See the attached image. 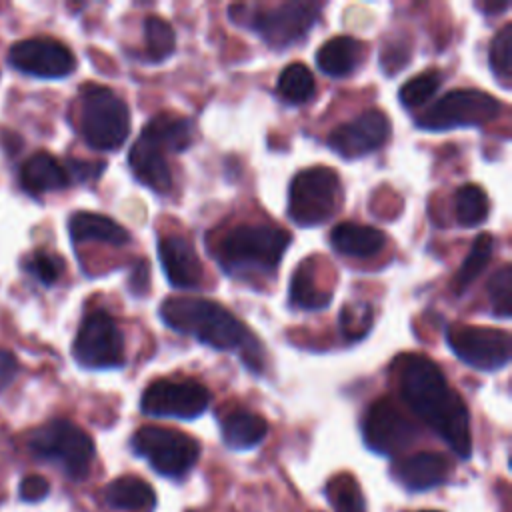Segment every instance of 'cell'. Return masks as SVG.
Returning a JSON list of instances; mask_svg holds the SVG:
<instances>
[{
  "instance_id": "obj_1",
  "label": "cell",
  "mask_w": 512,
  "mask_h": 512,
  "mask_svg": "<svg viewBox=\"0 0 512 512\" xmlns=\"http://www.w3.org/2000/svg\"><path fill=\"white\" fill-rule=\"evenodd\" d=\"M402 400L432 428L460 458L472 454L470 416L460 394L448 384L436 362L422 354H404L396 360Z\"/></svg>"
},
{
  "instance_id": "obj_2",
  "label": "cell",
  "mask_w": 512,
  "mask_h": 512,
  "mask_svg": "<svg viewBox=\"0 0 512 512\" xmlns=\"http://www.w3.org/2000/svg\"><path fill=\"white\" fill-rule=\"evenodd\" d=\"M164 324L216 350H242L252 370L262 368V350L250 330L224 306L204 298H166L160 306Z\"/></svg>"
},
{
  "instance_id": "obj_3",
  "label": "cell",
  "mask_w": 512,
  "mask_h": 512,
  "mask_svg": "<svg viewBox=\"0 0 512 512\" xmlns=\"http://www.w3.org/2000/svg\"><path fill=\"white\" fill-rule=\"evenodd\" d=\"M290 232L268 224H240L220 244V266L228 274L274 272L290 246Z\"/></svg>"
},
{
  "instance_id": "obj_4",
  "label": "cell",
  "mask_w": 512,
  "mask_h": 512,
  "mask_svg": "<svg viewBox=\"0 0 512 512\" xmlns=\"http://www.w3.org/2000/svg\"><path fill=\"white\" fill-rule=\"evenodd\" d=\"M80 132L94 150H118L130 132L126 102L106 86H84L80 92Z\"/></svg>"
},
{
  "instance_id": "obj_5",
  "label": "cell",
  "mask_w": 512,
  "mask_h": 512,
  "mask_svg": "<svg viewBox=\"0 0 512 512\" xmlns=\"http://www.w3.org/2000/svg\"><path fill=\"white\" fill-rule=\"evenodd\" d=\"M342 202V182L328 166L300 170L288 190V216L298 226H316L330 220Z\"/></svg>"
},
{
  "instance_id": "obj_6",
  "label": "cell",
  "mask_w": 512,
  "mask_h": 512,
  "mask_svg": "<svg viewBox=\"0 0 512 512\" xmlns=\"http://www.w3.org/2000/svg\"><path fill=\"white\" fill-rule=\"evenodd\" d=\"M28 444L36 456L56 460L74 480L88 474L94 458L92 438L80 426L62 418L40 426Z\"/></svg>"
},
{
  "instance_id": "obj_7",
  "label": "cell",
  "mask_w": 512,
  "mask_h": 512,
  "mask_svg": "<svg viewBox=\"0 0 512 512\" xmlns=\"http://www.w3.org/2000/svg\"><path fill=\"white\" fill-rule=\"evenodd\" d=\"M502 104L488 92L462 88L452 90L438 98L430 108H426L416 124L422 130H454L466 126H482L498 118Z\"/></svg>"
},
{
  "instance_id": "obj_8",
  "label": "cell",
  "mask_w": 512,
  "mask_h": 512,
  "mask_svg": "<svg viewBox=\"0 0 512 512\" xmlns=\"http://www.w3.org/2000/svg\"><path fill=\"white\" fill-rule=\"evenodd\" d=\"M132 450L146 458L150 466L170 478L184 476L194 468L200 456V444L196 438L170 428L144 426L132 436Z\"/></svg>"
},
{
  "instance_id": "obj_9",
  "label": "cell",
  "mask_w": 512,
  "mask_h": 512,
  "mask_svg": "<svg viewBox=\"0 0 512 512\" xmlns=\"http://www.w3.org/2000/svg\"><path fill=\"white\" fill-rule=\"evenodd\" d=\"M72 354L80 366L90 370L120 368L126 362L124 334L108 312L94 310L80 322Z\"/></svg>"
},
{
  "instance_id": "obj_10",
  "label": "cell",
  "mask_w": 512,
  "mask_h": 512,
  "mask_svg": "<svg viewBox=\"0 0 512 512\" xmlns=\"http://www.w3.org/2000/svg\"><path fill=\"white\" fill-rule=\"evenodd\" d=\"M210 404V392L196 380L160 378L142 394L140 410L152 418H198Z\"/></svg>"
},
{
  "instance_id": "obj_11",
  "label": "cell",
  "mask_w": 512,
  "mask_h": 512,
  "mask_svg": "<svg viewBox=\"0 0 512 512\" xmlns=\"http://www.w3.org/2000/svg\"><path fill=\"white\" fill-rule=\"evenodd\" d=\"M250 26L272 48H286L302 40L318 20L320 6L314 2H282L270 8L252 6Z\"/></svg>"
},
{
  "instance_id": "obj_12",
  "label": "cell",
  "mask_w": 512,
  "mask_h": 512,
  "mask_svg": "<svg viewBox=\"0 0 512 512\" xmlns=\"http://www.w3.org/2000/svg\"><path fill=\"white\" fill-rule=\"evenodd\" d=\"M452 352L474 370H500L510 362V336L486 326H452L446 332Z\"/></svg>"
},
{
  "instance_id": "obj_13",
  "label": "cell",
  "mask_w": 512,
  "mask_h": 512,
  "mask_svg": "<svg viewBox=\"0 0 512 512\" xmlns=\"http://www.w3.org/2000/svg\"><path fill=\"white\" fill-rule=\"evenodd\" d=\"M362 436L370 450L394 456L416 440L418 430L392 398H378L366 410L362 420Z\"/></svg>"
},
{
  "instance_id": "obj_14",
  "label": "cell",
  "mask_w": 512,
  "mask_h": 512,
  "mask_svg": "<svg viewBox=\"0 0 512 512\" xmlns=\"http://www.w3.org/2000/svg\"><path fill=\"white\" fill-rule=\"evenodd\" d=\"M12 68L36 78H64L74 72V54L58 40L28 38L16 42L8 52Z\"/></svg>"
},
{
  "instance_id": "obj_15",
  "label": "cell",
  "mask_w": 512,
  "mask_h": 512,
  "mask_svg": "<svg viewBox=\"0 0 512 512\" xmlns=\"http://www.w3.org/2000/svg\"><path fill=\"white\" fill-rule=\"evenodd\" d=\"M390 118L380 110H366L328 134V146L342 158H360L382 148L390 138Z\"/></svg>"
},
{
  "instance_id": "obj_16",
  "label": "cell",
  "mask_w": 512,
  "mask_h": 512,
  "mask_svg": "<svg viewBox=\"0 0 512 512\" xmlns=\"http://www.w3.org/2000/svg\"><path fill=\"white\" fill-rule=\"evenodd\" d=\"M158 256L168 282L180 290H194L202 282V262L194 244L180 236L168 234L158 240Z\"/></svg>"
},
{
  "instance_id": "obj_17",
  "label": "cell",
  "mask_w": 512,
  "mask_h": 512,
  "mask_svg": "<svg viewBox=\"0 0 512 512\" xmlns=\"http://www.w3.org/2000/svg\"><path fill=\"white\" fill-rule=\"evenodd\" d=\"M450 462L438 452H416L394 464L396 480L414 492H424L446 482Z\"/></svg>"
},
{
  "instance_id": "obj_18",
  "label": "cell",
  "mask_w": 512,
  "mask_h": 512,
  "mask_svg": "<svg viewBox=\"0 0 512 512\" xmlns=\"http://www.w3.org/2000/svg\"><path fill=\"white\" fill-rule=\"evenodd\" d=\"M130 170L134 172L136 180L146 184L158 194H166L172 188V174L170 166L164 158V150L158 148L150 138L140 134L130 148L128 154Z\"/></svg>"
},
{
  "instance_id": "obj_19",
  "label": "cell",
  "mask_w": 512,
  "mask_h": 512,
  "mask_svg": "<svg viewBox=\"0 0 512 512\" xmlns=\"http://www.w3.org/2000/svg\"><path fill=\"white\" fill-rule=\"evenodd\" d=\"M20 182L30 194H46L66 188L70 184V176L52 154L36 152L22 164Z\"/></svg>"
},
{
  "instance_id": "obj_20",
  "label": "cell",
  "mask_w": 512,
  "mask_h": 512,
  "mask_svg": "<svg viewBox=\"0 0 512 512\" xmlns=\"http://www.w3.org/2000/svg\"><path fill=\"white\" fill-rule=\"evenodd\" d=\"M330 244L336 252H340L344 256L372 258L384 248L386 236L374 226L356 224V222H342V224L332 228Z\"/></svg>"
},
{
  "instance_id": "obj_21",
  "label": "cell",
  "mask_w": 512,
  "mask_h": 512,
  "mask_svg": "<svg viewBox=\"0 0 512 512\" xmlns=\"http://www.w3.org/2000/svg\"><path fill=\"white\" fill-rule=\"evenodd\" d=\"M68 230L74 242H102L110 246H124L130 234L116 220L96 212H76L70 216Z\"/></svg>"
},
{
  "instance_id": "obj_22",
  "label": "cell",
  "mask_w": 512,
  "mask_h": 512,
  "mask_svg": "<svg viewBox=\"0 0 512 512\" xmlns=\"http://www.w3.org/2000/svg\"><path fill=\"white\" fill-rule=\"evenodd\" d=\"M364 56V44L352 36H334L316 52L318 68L332 78L352 74Z\"/></svg>"
},
{
  "instance_id": "obj_23",
  "label": "cell",
  "mask_w": 512,
  "mask_h": 512,
  "mask_svg": "<svg viewBox=\"0 0 512 512\" xmlns=\"http://www.w3.org/2000/svg\"><path fill=\"white\" fill-rule=\"evenodd\" d=\"M268 434V422L246 408L232 410L222 420V440L232 450H248L258 446Z\"/></svg>"
},
{
  "instance_id": "obj_24",
  "label": "cell",
  "mask_w": 512,
  "mask_h": 512,
  "mask_svg": "<svg viewBox=\"0 0 512 512\" xmlns=\"http://www.w3.org/2000/svg\"><path fill=\"white\" fill-rule=\"evenodd\" d=\"M192 122L184 116L158 112L140 134L150 138L164 152H182L192 144Z\"/></svg>"
},
{
  "instance_id": "obj_25",
  "label": "cell",
  "mask_w": 512,
  "mask_h": 512,
  "mask_svg": "<svg viewBox=\"0 0 512 512\" xmlns=\"http://www.w3.org/2000/svg\"><path fill=\"white\" fill-rule=\"evenodd\" d=\"M106 502L118 510H148L156 502V494L148 482L138 476H120L106 486Z\"/></svg>"
},
{
  "instance_id": "obj_26",
  "label": "cell",
  "mask_w": 512,
  "mask_h": 512,
  "mask_svg": "<svg viewBox=\"0 0 512 512\" xmlns=\"http://www.w3.org/2000/svg\"><path fill=\"white\" fill-rule=\"evenodd\" d=\"M332 300L330 290H322L316 282L314 258L304 260L290 280V302L302 310L326 308Z\"/></svg>"
},
{
  "instance_id": "obj_27",
  "label": "cell",
  "mask_w": 512,
  "mask_h": 512,
  "mask_svg": "<svg viewBox=\"0 0 512 512\" xmlns=\"http://www.w3.org/2000/svg\"><path fill=\"white\" fill-rule=\"evenodd\" d=\"M278 94L288 104H304L314 96L316 84L308 66L302 62L288 64L278 78Z\"/></svg>"
},
{
  "instance_id": "obj_28",
  "label": "cell",
  "mask_w": 512,
  "mask_h": 512,
  "mask_svg": "<svg viewBox=\"0 0 512 512\" xmlns=\"http://www.w3.org/2000/svg\"><path fill=\"white\" fill-rule=\"evenodd\" d=\"M326 498L334 512H366L364 494L352 474H336L326 484Z\"/></svg>"
},
{
  "instance_id": "obj_29",
  "label": "cell",
  "mask_w": 512,
  "mask_h": 512,
  "mask_svg": "<svg viewBox=\"0 0 512 512\" xmlns=\"http://www.w3.org/2000/svg\"><path fill=\"white\" fill-rule=\"evenodd\" d=\"M490 202L486 192L476 184H464L456 192V220L460 226L472 228L488 218Z\"/></svg>"
},
{
  "instance_id": "obj_30",
  "label": "cell",
  "mask_w": 512,
  "mask_h": 512,
  "mask_svg": "<svg viewBox=\"0 0 512 512\" xmlns=\"http://www.w3.org/2000/svg\"><path fill=\"white\" fill-rule=\"evenodd\" d=\"M494 252V236L488 232H482L476 236L466 260L462 262L458 274H456V290L464 292L488 266Z\"/></svg>"
},
{
  "instance_id": "obj_31",
  "label": "cell",
  "mask_w": 512,
  "mask_h": 512,
  "mask_svg": "<svg viewBox=\"0 0 512 512\" xmlns=\"http://www.w3.org/2000/svg\"><path fill=\"white\" fill-rule=\"evenodd\" d=\"M146 52L152 62H164L176 50V36L172 26L160 16H148L144 20Z\"/></svg>"
},
{
  "instance_id": "obj_32",
  "label": "cell",
  "mask_w": 512,
  "mask_h": 512,
  "mask_svg": "<svg viewBox=\"0 0 512 512\" xmlns=\"http://www.w3.org/2000/svg\"><path fill=\"white\" fill-rule=\"evenodd\" d=\"M488 64L498 82L510 88L512 80V24H504L502 30L492 38L488 50Z\"/></svg>"
},
{
  "instance_id": "obj_33",
  "label": "cell",
  "mask_w": 512,
  "mask_h": 512,
  "mask_svg": "<svg viewBox=\"0 0 512 512\" xmlns=\"http://www.w3.org/2000/svg\"><path fill=\"white\" fill-rule=\"evenodd\" d=\"M444 76L440 70L436 68H430V70H424L416 76H412L398 92V98L400 102L406 106V108H416V106H422L426 100H430L436 90L440 88Z\"/></svg>"
},
{
  "instance_id": "obj_34",
  "label": "cell",
  "mask_w": 512,
  "mask_h": 512,
  "mask_svg": "<svg viewBox=\"0 0 512 512\" xmlns=\"http://www.w3.org/2000/svg\"><path fill=\"white\" fill-rule=\"evenodd\" d=\"M372 306L366 302L346 304L340 310V330L348 340H360L372 328Z\"/></svg>"
},
{
  "instance_id": "obj_35",
  "label": "cell",
  "mask_w": 512,
  "mask_h": 512,
  "mask_svg": "<svg viewBox=\"0 0 512 512\" xmlns=\"http://www.w3.org/2000/svg\"><path fill=\"white\" fill-rule=\"evenodd\" d=\"M512 270L504 264L488 282V298L492 304V312L500 318H510L512 314Z\"/></svg>"
},
{
  "instance_id": "obj_36",
  "label": "cell",
  "mask_w": 512,
  "mask_h": 512,
  "mask_svg": "<svg viewBox=\"0 0 512 512\" xmlns=\"http://www.w3.org/2000/svg\"><path fill=\"white\" fill-rule=\"evenodd\" d=\"M24 268L28 274H32L38 282H42L44 286H50L54 284L60 276H62V270H64V262L62 258L54 256V254H48L44 250H38L34 254H30L24 262Z\"/></svg>"
},
{
  "instance_id": "obj_37",
  "label": "cell",
  "mask_w": 512,
  "mask_h": 512,
  "mask_svg": "<svg viewBox=\"0 0 512 512\" xmlns=\"http://www.w3.org/2000/svg\"><path fill=\"white\" fill-rule=\"evenodd\" d=\"M48 492H50V484L40 474H30L20 482V498L24 502H40L48 496Z\"/></svg>"
},
{
  "instance_id": "obj_38",
  "label": "cell",
  "mask_w": 512,
  "mask_h": 512,
  "mask_svg": "<svg viewBox=\"0 0 512 512\" xmlns=\"http://www.w3.org/2000/svg\"><path fill=\"white\" fill-rule=\"evenodd\" d=\"M128 286H130L132 294H136V296H142V294L148 292V286H150V264L146 260H138L136 262V266L132 268Z\"/></svg>"
},
{
  "instance_id": "obj_39",
  "label": "cell",
  "mask_w": 512,
  "mask_h": 512,
  "mask_svg": "<svg viewBox=\"0 0 512 512\" xmlns=\"http://www.w3.org/2000/svg\"><path fill=\"white\" fill-rule=\"evenodd\" d=\"M104 168H106L104 162H80V160H74V162H70L68 176H72V178H76L80 182H86V180L98 178L104 172Z\"/></svg>"
},
{
  "instance_id": "obj_40",
  "label": "cell",
  "mask_w": 512,
  "mask_h": 512,
  "mask_svg": "<svg viewBox=\"0 0 512 512\" xmlns=\"http://www.w3.org/2000/svg\"><path fill=\"white\" fill-rule=\"evenodd\" d=\"M18 372V360L10 350L0 348V388L6 386Z\"/></svg>"
},
{
  "instance_id": "obj_41",
  "label": "cell",
  "mask_w": 512,
  "mask_h": 512,
  "mask_svg": "<svg viewBox=\"0 0 512 512\" xmlns=\"http://www.w3.org/2000/svg\"><path fill=\"white\" fill-rule=\"evenodd\" d=\"M476 6H478V8H482V10H488V8H490L492 12H494V10H496V12H500V10H508V2H504V4H476Z\"/></svg>"
},
{
  "instance_id": "obj_42",
  "label": "cell",
  "mask_w": 512,
  "mask_h": 512,
  "mask_svg": "<svg viewBox=\"0 0 512 512\" xmlns=\"http://www.w3.org/2000/svg\"><path fill=\"white\" fill-rule=\"evenodd\" d=\"M422 512H440V510H422Z\"/></svg>"
}]
</instances>
